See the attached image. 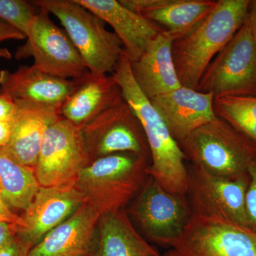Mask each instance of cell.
<instances>
[{
  "label": "cell",
  "mask_w": 256,
  "mask_h": 256,
  "mask_svg": "<svg viewBox=\"0 0 256 256\" xmlns=\"http://www.w3.org/2000/svg\"><path fill=\"white\" fill-rule=\"evenodd\" d=\"M16 110L11 136L4 150L20 164L34 170L47 128L60 116V108L28 101L14 100Z\"/></svg>",
  "instance_id": "2e32d148"
},
{
  "label": "cell",
  "mask_w": 256,
  "mask_h": 256,
  "mask_svg": "<svg viewBox=\"0 0 256 256\" xmlns=\"http://www.w3.org/2000/svg\"><path fill=\"white\" fill-rule=\"evenodd\" d=\"M74 79L53 76L36 66H22L14 72L0 70V94L13 100H24L58 108L74 87Z\"/></svg>",
  "instance_id": "d6986e66"
},
{
  "label": "cell",
  "mask_w": 256,
  "mask_h": 256,
  "mask_svg": "<svg viewBox=\"0 0 256 256\" xmlns=\"http://www.w3.org/2000/svg\"><path fill=\"white\" fill-rule=\"evenodd\" d=\"M32 2L58 18L89 72L114 74L124 54V47L117 35L106 30L101 18L76 0Z\"/></svg>",
  "instance_id": "277c9868"
},
{
  "label": "cell",
  "mask_w": 256,
  "mask_h": 256,
  "mask_svg": "<svg viewBox=\"0 0 256 256\" xmlns=\"http://www.w3.org/2000/svg\"><path fill=\"white\" fill-rule=\"evenodd\" d=\"M188 173V194L192 212L220 217L249 227L246 212L248 172L234 178H223L192 164Z\"/></svg>",
  "instance_id": "7c38bea8"
},
{
  "label": "cell",
  "mask_w": 256,
  "mask_h": 256,
  "mask_svg": "<svg viewBox=\"0 0 256 256\" xmlns=\"http://www.w3.org/2000/svg\"><path fill=\"white\" fill-rule=\"evenodd\" d=\"M111 76L146 134L150 151V164L146 169V174L166 191L188 196L190 173L186 166V156L150 100L138 86L133 76L130 62L124 52Z\"/></svg>",
  "instance_id": "6da1fadb"
},
{
  "label": "cell",
  "mask_w": 256,
  "mask_h": 256,
  "mask_svg": "<svg viewBox=\"0 0 256 256\" xmlns=\"http://www.w3.org/2000/svg\"><path fill=\"white\" fill-rule=\"evenodd\" d=\"M216 114L256 144V97L214 98Z\"/></svg>",
  "instance_id": "cb8c5ba5"
},
{
  "label": "cell",
  "mask_w": 256,
  "mask_h": 256,
  "mask_svg": "<svg viewBox=\"0 0 256 256\" xmlns=\"http://www.w3.org/2000/svg\"><path fill=\"white\" fill-rule=\"evenodd\" d=\"M214 100L213 94L182 86L150 100L178 144L198 128L216 118Z\"/></svg>",
  "instance_id": "5bb4252c"
},
{
  "label": "cell",
  "mask_w": 256,
  "mask_h": 256,
  "mask_svg": "<svg viewBox=\"0 0 256 256\" xmlns=\"http://www.w3.org/2000/svg\"><path fill=\"white\" fill-rule=\"evenodd\" d=\"M12 57V56L11 52L8 48L0 47V58L11 60Z\"/></svg>",
  "instance_id": "836d02e7"
},
{
  "label": "cell",
  "mask_w": 256,
  "mask_h": 256,
  "mask_svg": "<svg viewBox=\"0 0 256 256\" xmlns=\"http://www.w3.org/2000/svg\"><path fill=\"white\" fill-rule=\"evenodd\" d=\"M16 110L14 101L6 95L0 94V121L10 122Z\"/></svg>",
  "instance_id": "83f0119b"
},
{
  "label": "cell",
  "mask_w": 256,
  "mask_h": 256,
  "mask_svg": "<svg viewBox=\"0 0 256 256\" xmlns=\"http://www.w3.org/2000/svg\"><path fill=\"white\" fill-rule=\"evenodd\" d=\"M246 20L256 46V0H252Z\"/></svg>",
  "instance_id": "1f68e13d"
},
{
  "label": "cell",
  "mask_w": 256,
  "mask_h": 256,
  "mask_svg": "<svg viewBox=\"0 0 256 256\" xmlns=\"http://www.w3.org/2000/svg\"><path fill=\"white\" fill-rule=\"evenodd\" d=\"M16 236L15 224L0 222V250L8 245Z\"/></svg>",
  "instance_id": "f546056e"
},
{
  "label": "cell",
  "mask_w": 256,
  "mask_h": 256,
  "mask_svg": "<svg viewBox=\"0 0 256 256\" xmlns=\"http://www.w3.org/2000/svg\"><path fill=\"white\" fill-rule=\"evenodd\" d=\"M20 220V216L13 212L12 210L4 202L0 194V222L16 224Z\"/></svg>",
  "instance_id": "4dcf8cb0"
},
{
  "label": "cell",
  "mask_w": 256,
  "mask_h": 256,
  "mask_svg": "<svg viewBox=\"0 0 256 256\" xmlns=\"http://www.w3.org/2000/svg\"><path fill=\"white\" fill-rule=\"evenodd\" d=\"M172 247L180 256H256V232L230 220L192 212Z\"/></svg>",
  "instance_id": "9c48e42d"
},
{
  "label": "cell",
  "mask_w": 256,
  "mask_h": 256,
  "mask_svg": "<svg viewBox=\"0 0 256 256\" xmlns=\"http://www.w3.org/2000/svg\"><path fill=\"white\" fill-rule=\"evenodd\" d=\"M92 162L82 130L60 116L47 128L34 168L40 186L76 182L82 170Z\"/></svg>",
  "instance_id": "ba28073f"
},
{
  "label": "cell",
  "mask_w": 256,
  "mask_h": 256,
  "mask_svg": "<svg viewBox=\"0 0 256 256\" xmlns=\"http://www.w3.org/2000/svg\"><path fill=\"white\" fill-rule=\"evenodd\" d=\"M74 80V89L62 104L60 112L80 129L122 99L119 86L108 74L88 70Z\"/></svg>",
  "instance_id": "e0dca14e"
},
{
  "label": "cell",
  "mask_w": 256,
  "mask_h": 256,
  "mask_svg": "<svg viewBox=\"0 0 256 256\" xmlns=\"http://www.w3.org/2000/svg\"><path fill=\"white\" fill-rule=\"evenodd\" d=\"M252 0H218L203 22L172 43L175 68L182 86L196 90L216 56L246 20Z\"/></svg>",
  "instance_id": "7a4b0ae2"
},
{
  "label": "cell",
  "mask_w": 256,
  "mask_h": 256,
  "mask_svg": "<svg viewBox=\"0 0 256 256\" xmlns=\"http://www.w3.org/2000/svg\"><path fill=\"white\" fill-rule=\"evenodd\" d=\"M150 164L149 158L132 153L101 156L82 170L76 184L99 214L118 212L140 191Z\"/></svg>",
  "instance_id": "3957f363"
},
{
  "label": "cell",
  "mask_w": 256,
  "mask_h": 256,
  "mask_svg": "<svg viewBox=\"0 0 256 256\" xmlns=\"http://www.w3.org/2000/svg\"><path fill=\"white\" fill-rule=\"evenodd\" d=\"M40 188L34 170L20 164L0 148V194L12 210L24 212Z\"/></svg>",
  "instance_id": "603a6c76"
},
{
  "label": "cell",
  "mask_w": 256,
  "mask_h": 256,
  "mask_svg": "<svg viewBox=\"0 0 256 256\" xmlns=\"http://www.w3.org/2000/svg\"><path fill=\"white\" fill-rule=\"evenodd\" d=\"M38 8L32 1L0 0V20L28 35Z\"/></svg>",
  "instance_id": "d4e9b609"
},
{
  "label": "cell",
  "mask_w": 256,
  "mask_h": 256,
  "mask_svg": "<svg viewBox=\"0 0 256 256\" xmlns=\"http://www.w3.org/2000/svg\"><path fill=\"white\" fill-rule=\"evenodd\" d=\"M11 136V124L10 122L0 121V148L8 146Z\"/></svg>",
  "instance_id": "d6a6232c"
},
{
  "label": "cell",
  "mask_w": 256,
  "mask_h": 256,
  "mask_svg": "<svg viewBox=\"0 0 256 256\" xmlns=\"http://www.w3.org/2000/svg\"><path fill=\"white\" fill-rule=\"evenodd\" d=\"M50 14L38 8L26 43L18 47L15 57L18 60L32 57L34 65L57 78H80L88 70L66 32L55 24Z\"/></svg>",
  "instance_id": "30bf717a"
},
{
  "label": "cell",
  "mask_w": 256,
  "mask_h": 256,
  "mask_svg": "<svg viewBox=\"0 0 256 256\" xmlns=\"http://www.w3.org/2000/svg\"><path fill=\"white\" fill-rule=\"evenodd\" d=\"M159 254L136 230L124 210L100 215L95 256H156Z\"/></svg>",
  "instance_id": "7402d4cb"
},
{
  "label": "cell",
  "mask_w": 256,
  "mask_h": 256,
  "mask_svg": "<svg viewBox=\"0 0 256 256\" xmlns=\"http://www.w3.org/2000/svg\"><path fill=\"white\" fill-rule=\"evenodd\" d=\"M186 160L210 174L234 178L247 172L256 158V144L217 116L180 144Z\"/></svg>",
  "instance_id": "5b68a950"
},
{
  "label": "cell",
  "mask_w": 256,
  "mask_h": 256,
  "mask_svg": "<svg viewBox=\"0 0 256 256\" xmlns=\"http://www.w3.org/2000/svg\"><path fill=\"white\" fill-rule=\"evenodd\" d=\"M136 197L129 213L142 233L154 244L172 246L191 216V205L186 196L166 191L148 176Z\"/></svg>",
  "instance_id": "52a82bcc"
},
{
  "label": "cell",
  "mask_w": 256,
  "mask_h": 256,
  "mask_svg": "<svg viewBox=\"0 0 256 256\" xmlns=\"http://www.w3.org/2000/svg\"><path fill=\"white\" fill-rule=\"evenodd\" d=\"M100 216L84 204L32 247L28 256H95Z\"/></svg>",
  "instance_id": "9a60e30c"
},
{
  "label": "cell",
  "mask_w": 256,
  "mask_h": 256,
  "mask_svg": "<svg viewBox=\"0 0 256 256\" xmlns=\"http://www.w3.org/2000/svg\"><path fill=\"white\" fill-rule=\"evenodd\" d=\"M249 183L246 195V212L248 226L256 232V158L247 170Z\"/></svg>",
  "instance_id": "484cf974"
},
{
  "label": "cell",
  "mask_w": 256,
  "mask_h": 256,
  "mask_svg": "<svg viewBox=\"0 0 256 256\" xmlns=\"http://www.w3.org/2000/svg\"><path fill=\"white\" fill-rule=\"evenodd\" d=\"M196 90L217 97H256V46L247 20L202 76Z\"/></svg>",
  "instance_id": "8992f818"
},
{
  "label": "cell",
  "mask_w": 256,
  "mask_h": 256,
  "mask_svg": "<svg viewBox=\"0 0 256 256\" xmlns=\"http://www.w3.org/2000/svg\"><path fill=\"white\" fill-rule=\"evenodd\" d=\"M82 132L92 162L117 153H132L150 160L142 126L124 98L86 126Z\"/></svg>",
  "instance_id": "8fae6325"
},
{
  "label": "cell",
  "mask_w": 256,
  "mask_h": 256,
  "mask_svg": "<svg viewBox=\"0 0 256 256\" xmlns=\"http://www.w3.org/2000/svg\"><path fill=\"white\" fill-rule=\"evenodd\" d=\"M25 38H26V35L22 32L0 20V42L11 40H23Z\"/></svg>",
  "instance_id": "f1b7e54d"
},
{
  "label": "cell",
  "mask_w": 256,
  "mask_h": 256,
  "mask_svg": "<svg viewBox=\"0 0 256 256\" xmlns=\"http://www.w3.org/2000/svg\"><path fill=\"white\" fill-rule=\"evenodd\" d=\"M156 256H180L178 255V252H175L174 250H171V252H166V254H162V255H161V254H159V255Z\"/></svg>",
  "instance_id": "e575fe53"
},
{
  "label": "cell",
  "mask_w": 256,
  "mask_h": 256,
  "mask_svg": "<svg viewBox=\"0 0 256 256\" xmlns=\"http://www.w3.org/2000/svg\"><path fill=\"white\" fill-rule=\"evenodd\" d=\"M108 23L120 40L130 63L142 54L146 45L164 28L121 4L117 0H76Z\"/></svg>",
  "instance_id": "ac0fdd59"
},
{
  "label": "cell",
  "mask_w": 256,
  "mask_h": 256,
  "mask_svg": "<svg viewBox=\"0 0 256 256\" xmlns=\"http://www.w3.org/2000/svg\"><path fill=\"white\" fill-rule=\"evenodd\" d=\"M218 0H120L132 10L164 26L174 40L194 30L214 9Z\"/></svg>",
  "instance_id": "44dd1931"
},
{
  "label": "cell",
  "mask_w": 256,
  "mask_h": 256,
  "mask_svg": "<svg viewBox=\"0 0 256 256\" xmlns=\"http://www.w3.org/2000/svg\"><path fill=\"white\" fill-rule=\"evenodd\" d=\"M174 38L163 30L146 45L136 62L130 63L134 80L151 100L181 87L172 55Z\"/></svg>",
  "instance_id": "ffe728a7"
},
{
  "label": "cell",
  "mask_w": 256,
  "mask_h": 256,
  "mask_svg": "<svg viewBox=\"0 0 256 256\" xmlns=\"http://www.w3.org/2000/svg\"><path fill=\"white\" fill-rule=\"evenodd\" d=\"M32 246L18 236L8 245L0 250V256H28Z\"/></svg>",
  "instance_id": "4316f807"
},
{
  "label": "cell",
  "mask_w": 256,
  "mask_h": 256,
  "mask_svg": "<svg viewBox=\"0 0 256 256\" xmlns=\"http://www.w3.org/2000/svg\"><path fill=\"white\" fill-rule=\"evenodd\" d=\"M85 203V197L76 182L41 186L15 224L16 235L34 247Z\"/></svg>",
  "instance_id": "4fadbf2b"
}]
</instances>
